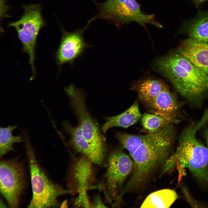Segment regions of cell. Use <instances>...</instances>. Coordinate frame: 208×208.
I'll return each mask as SVG.
<instances>
[{"label":"cell","instance_id":"obj_1","mask_svg":"<svg viewBox=\"0 0 208 208\" xmlns=\"http://www.w3.org/2000/svg\"><path fill=\"white\" fill-rule=\"evenodd\" d=\"M175 136L173 124L144 135L116 133V138L133 163L131 175L124 187L123 195L139 188L158 168L162 167L172 153Z\"/></svg>","mask_w":208,"mask_h":208},{"label":"cell","instance_id":"obj_2","mask_svg":"<svg viewBox=\"0 0 208 208\" xmlns=\"http://www.w3.org/2000/svg\"><path fill=\"white\" fill-rule=\"evenodd\" d=\"M203 116L196 123L186 127L180 137L177 147L166 160L162 168L164 174L176 167L179 181L185 175L187 169L203 187L208 189V148L196 137L197 131L207 122Z\"/></svg>","mask_w":208,"mask_h":208},{"label":"cell","instance_id":"obj_3","mask_svg":"<svg viewBox=\"0 0 208 208\" xmlns=\"http://www.w3.org/2000/svg\"><path fill=\"white\" fill-rule=\"evenodd\" d=\"M157 65L179 93L190 103H201L208 93V75L177 51L159 59Z\"/></svg>","mask_w":208,"mask_h":208},{"label":"cell","instance_id":"obj_4","mask_svg":"<svg viewBox=\"0 0 208 208\" xmlns=\"http://www.w3.org/2000/svg\"><path fill=\"white\" fill-rule=\"evenodd\" d=\"M24 142L29 165L32 196L28 208L56 207L60 196L71 193L63 189L49 178L40 166L27 135H25Z\"/></svg>","mask_w":208,"mask_h":208},{"label":"cell","instance_id":"obj_5","mask_svg":"<svg viewBox=\"0 0 208 208\" xmlns=\"http://www.w3.org/2000/svg\"><path fill=\"white\" fill-rule=\"evenodd\" d=\"M22 7L24 13L20 18L9 23L8 27H13L16 30L23 45L22 51L29 56L31 77L34 78L36 73L34 62L36 40L40 31L45 23L41 14V8L39 4L23 5Z\"/></svg>","mask_w":208,"mask_h":208},{"label":"cell","instance_id":"obj_6","mask_svg":"<svg viewBox=\"0 0 208 208\" xmlns=\"http://www.w3.org/2000/svg\"><path fill=\"white\" fill-rule=\"evenodd\" d=\"M133 168V161L122 148L112 151L107 160L105 182L101 186L107 199L113 205L119 206V196L124 187L125 180Z\"/></svg>","mask_w":208,"mask_h":208},{"label":"cell","instance_id":"obj_7","mask_svg":"<svg viewBox=\"0 0 208 208\" xmlns=\"http://www.w3.org/2000/svg\"><path fill=\"white\" fill-rule=\"evenodd\" d=\"M64 90L77 117L79 125L84 137L90 144L106 155L107 148L105 139L97 124L88 111L83 93L72 85L65 88Z\"/></svg>","mask_w":208,"mask_h":208},{"label":"cell","instance_id":"obj_8","mask_svg":"<svg viewBox=\"0 0 208 208\" xmlns=\"http://www.w3.org/2000/svg\"><path fill=\"white\" fill-rule=\"evenodd\" d=\"M26 185L23 164L18 158L0 161V192L10 207H18Z\"/></svg>","mask_w":208,"mask_h":208},{"label":"cell","instance_id":"obj_9","mask_svg":"<svg viewBox=\"0 0 208 208\" xmlns=\"http://www.w3.org/2000/svg\"><path fill=\"white\" fill-rule=\"evenodd\" d=\"M102 19L111 21L118 26L134 22L145 27L149 24L159 27L162 25L157 21L153 14L143 13L136 0L125 1L109 6L103 10L101 14Z\"/></svg>","mask_w":208,"mask_h":208},{"label":"cell","instance_id":"obj_10","mask_svg":"<svg viewBox=\"0 0 208 208\" xmlns=\"http://www.w3.org/2000/svg\"><path fill=\"white\" fill-rule=\"evenodd\" d=\"M89 24L82 29L69 32L62 28V35L58 47L55 55L57 64L60 69L66 63L71 66L76 59L81 56L90 45L84 40L83 34Z\"/></svg>","mask_w":208,"mask_h":208},{"label":"cell","instance_id":"obj_11","mask_svg":"<svg viewBox=\"0 0 208 208\" xmlns=\"http://www.w3.org/2000/svg\"><path fill=\"white\" fill-rule=\"evenodd\" d=\"M93 163L83 155L75 159L68 174V183L72 192L79 195L87 194V191L93 187L95 181Z\"/></svg>","mask_w":208,"mask_h":208},{"label":"cell","instance_id":"obj_12","mask_svg":"<svg viewBox=\"0 0 208 208\" xmlns=\"http://www.w3.org/2000/svg\"><path fill=\"white\" fill-rule=\"evenodd\" d=\"M65 131L70 136L69 143L77 153L87 158L94 164H102L105 155L90 144L83 135L79 126L74 127L67 121L63 122Z\"/></svg>","mask_w":208,"mask_h":208},{"label":"cell","instance_id":"obj_13","mask_svg":"<svg viewBox=\"0 0 208 208\" xmlns=\"http://www.w3.org/2000/svg\"><path fill=\"white\" fill-rule=\"evenodd\" d=\"M177 51L208 75V42L189 38L181 43Z\"/></svg>","mask_w":208,"mask_h":208},{"label":"cell","instance_id":"obj_14","mask_svg":"<svg viewBox=\"0 0 208 208\" xmlns=\"http://www.w3.org/2000/svg\"><path fill=\"white\" fill-rule=\"evenodd\" d=\"M182 104L165 86L147 105L152 113L178 119Z\"/></svg>","mask_w":208,"mask_h":208},{"label":"cell","instance_id":"obj_15","mask_svg":"<svg viewBox=\"0 0 208 208\" xmlns=\"http://www.w3.org/2000/svg\"><path fill=\"white\" fill-rule=\"evenodd\" d=\"M181 31L189 38L208 42V10L198 11L194 18L184 24Z\"/></svg>","mask_w":208,"mask_h":208},{"label":"cell","instance_id":"obj_16","mask_svg":"<svg viewBox=\"0 0 208 208\" xmlns=\"http://www.w3.org/2000/svg\"><path fill=\"white\" fill-rule=\"evenodd\" d=\"M141 116L138 103L135 101L122 113L115 116L105 118L106 122L102 126V130L105 133L108 129L113 127L127 128L136 123Z\"/></svg>","mask_w":208,"mask_h":208},{"label":"cell","instance_id":"obj_17","mask_svg":"<svg viewBox=\"0 0 208 208\" xmlns=\"http://www.w3.org/2000/svg\"><path fill=\"white\" fill-rule=\"evenodd\" d=\"M179 196L174 190L164 189L148 195L141 205V208H167L170 207Z\"/></svg>","mask_w":208,"mask_h":208},{"label":"cell","instance_id":"obj_18","mask_svg":"<svg viewBox=\"0 0 208 208\" xmlns=\"http://www.w3.org/2000/svg\"><path fill=\"white\" fill-rule=\"evenodd\" d=\"M178 119L171 117L146 113L141 117L143 128L149 133L157 132L168 125L178 122Z\"/></svg>","mask_w":208,"mask_h":208},{"label":"cell","instance_id":"obj_19","mask_svg":"<svg viewBox=\"0 0 208 208\" xmlns=\"http://www.w3.org/2000/svg\"><path fill=\"white\" fill-rule=\"evenodd\" d=\"M165 86L161 82L157 80H146L138 87L139 98L147 105L153 101Z\"/></svg>","mask_w":208,"mask_h":208},{"label":"cell","instance_id":"obj_20","mask_svg":"<svg viewBox=\"0 0 208 208\" xmlns=\"http://www.w3.org/2000/svg\"><path fill=\"white\" fill-rule=\"evenodd\" d=\"M17 127L16 125H9L0 128V156L1 157L10 151H14L13 144L24 142L20 136H14L12 132Z\"/></svg>","mask_w":208,"mask_h":208},{"label":"cell","instance_id":"obj_21","mask_svg":"<svg viewBox=\"0 0 208 208\" xmlns=\"http://www.w3.org/2000/svg\"><path fill=\"white\" fill-rule=\"evenodd\" d=\"M180 187L186 201L193 207H203L204 205L195 199L192 196L187 188L184 185L181 184Z\"/></svg>","mask_w":208,"mask_h":208},{"label":"cell","instance_id":"obj_22","mask_svg":"<svg viewBox=\"0 0 208 208\" xmlns=\"http://www.w3.org/2000/svg\"><path fill=\"white\" fill-rule=\"evenodd\" d=\"M92 204V207H106L102 202L100 196L98 195L94 199Z\"/></svg>","mask_w":208,"mask_h":208},{"label":"cell","instance_id":"obj_23","mask_svg":"<svg viewBox=\"0 0 208 208\" xmlns=\"http://www.w3.org/2000/svg\"><path fill=\"white\" fill-rule=\"evenodd\" d=\"M196 5H198L203 2L208 0H192Z\"/></svg>","mask_w":208,"mask_h":208},{"label":"cell","instance_id":"obj_24","mask_svg":"<svg viewBox=\"0 0 208 208\" xmlns=\"http://www.w3.org/2000/svg\"><path fill=\"white\" fill-rule=\"evenodd\" d=\"M205 138L207 145V147L208 148V129L206 131L205 134Z\"/></svg>","mask_w":208,"mask_h":208},{"label":"cell","instance_id":"obj_25","mask_svg":"<svg viewBox=\"0 0 208 208\" xmlns=\"http://www.w3.org/2000/svg\"><path fill=\"white\" fill-rule=\"evenodd\" d=\"M0 208L7 207L4 204V203L3 202V201H2L1 199L0 200Z\"/></svg>","mask_w":208,"mask_h":208}]
</instances>
